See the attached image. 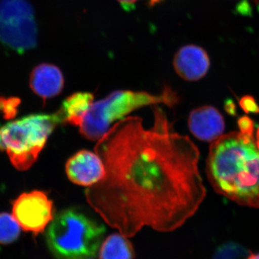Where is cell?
Wrapping results in <instances>:
<instances>
[{
  "mask_svg": "<svg viewBox=\"0 0 259 259\" xmlns=\"http://www.w3.org/2000/svg\"><path fill=\"white\" fill-rule=\"evenodd\" d=\"M238 125L240 133L245 136L253 137L254 132V122L248 116H243L238 120Z\"/></svg>",
  "mask_w": 259,
  "mask_h": 259,
  "instance_id": "obj_17",
  "label": "cell"
},
{
  "mask_svg": "<svg viewBox=\"0 0 259 259\" xmlns=\"http://www.w3.org/2000/svg\"><path fill=\"white\" fill-rule=\"evenodd\" d=\"M255 145H256L257 148H258L259 150V126L258 128H257L256 134H255Z\"/></svg>",
  "mask_w": 259,
  "mask_h": 259,
  "instance_id": "obj_20",
  "label": "cell"
},
{
  "mask_svg": "<svg viewBox=\"0 0 259 259\" xmlns=\"http://www.w3.org/2000/svg\"><path fill=\"white\" fill-rule=\"evenodd\" d=\"M92 259V258H91Z\"/></svg>",
  "mask_w": 259,
  "mask_h": 259,
  "instance_id": "obj_25",
  "label": "cell"
},
{
  "mask_svg": "<svg viewBox=\"0 0 259 259\" xmlns=\"http://www.w3.org/2000/svg\"><path fill=\"white\" fill-rule=\"evenodd\" d=\"M175 71L182 79L199 81L208 72L210 61L208 54L202 48L187 45L180 48L174 58Z\"/></svg>",
  "mask_w": 259,
  "mask_h": 259,
  "instance_id": "obj_9",
  "label": "cell"
},
{
  "mask_svg": "<svg viewBox=\"0 0 259 259\" xmlns=\"http://www.w3.org/2000/svg\"><path fill=\"white\" fill-rule=\"evenodd\" d=\"M179 102L178 94L168 86H165L161 93L156 95L146 91L116 90L105 98L94 102L79 127V134L88 141H97L106 134L112 124L125 118L135 110L159 105L173 107Z\"/></svg>",
  "mask_w": 259,
  "mask_h": 259,
  "instance_id": "obj_4",
  "label": "cell"
},
{
  "mask_svg": "<svg viewBox=\"0 0 259 259\" xmlns=\"http://www.w3.org/2000/svg\"><path fill=\"white\" fill-rule=\"evenodd\" d=\"M188 127L197 139L214 142L223 136L226 125L222 114L215 107L204 105L190 112Z\"/></svg>",
  "mask_w": 259,
  "mask_h": 259,
  "instance_id": "obj_10",
  "label": "cell"
},
{
  "mask_svg": "<svg viewBox=\"0 0 259 259\" xmlns=\"http://www.w3.org/2000/svg\"><path fill=\"white\" fill-rule=\"evenodd\" d=\"M95 96L88 92H78L66 97L58 110L64 125L79 127L92 105Z\"/></svg>",
  "mask_w": 259,
  "mask_h": 259,
  "instance_id": "obj_12",
  "label": "cell"
},
{
  "mask_svg": "<svg viewBox=\"0 0 259 259\" xmlns=\"http://www.w3.org/2000/svg\"><path fill=\"white\" fill-rule=\"evenodd\" d=\"M59 125L64 124L57 111L27 116L2 127L0 142L13 166L20 171L30 168Z\"/></svg>",
  "mask_w": 259,
  "mask_h": 259,
  "instance_id": "obj_5",
  "label": "cell"
},
{
  "mask_svg": "<svg viewBox=\"0 0 259 259\" xmlns=\"http://www.w3.org/2000/svg\"><path fill=\"white\" fill-rule=\"evenodd\" d=\"M0 42L18 54L36 47L35 13L28 0H0Z\"/></svg>",
  "mask_w": 259,
  "mask_h": 259,
  "instance_id": "obj_6",
  "label": "cell"
},
{
  "mask_svg": "<svg viewBox=\"0 0 259 259\" xmlns=\"http://www.w3.org/2000/svg\"><path fill=\"white\" fill-rule=\"evenodd\" d=\"M247 259H259V253H252Z\"/></svg>",
  "mask_w": 259,
  "mask_h": 259,
  "instance_id": "obj_21",
  "label": "cell"
},
{
  "mask_svg": "<svg viewBox=\"0 0 259 259\" xmlns=\"http://www.w3.org/2000/svg\"><path fill=\"white\" fill-rule=\"evenodd\" d=\"M139 0H117L122 8L125 11H131L134 8V5Z\"/></svg>",
  "mask_w": 259,
  "mask_h": 259,
  "instance_id": "obj_18",
  "label": "cell"
},
{
  "mask_svg": "<svg viewBox=\"0 0 259 259\" xmlns=\"http://www.w3.org/2000/svg\"><path fill=\"white\" fill-rule=\"evenodd\" d=\"M30 87L32 92L44 100L54 98L64 90V74L55 65H37L30 74Z\"/></svg>",
  "mask_w": 259,
  "mask_h": 259,
  "instance_id": "obj_11",
  "label": "cell"
},
{
  "mask_svg": "<svg viewBox=\"0 0 259 259\" xmlns=\"http://www.w3.org/2000/svg\"><path fill=\"white\" fill-rule=\"evenodd\" d=\"M161 1V0H148L149 5H151V6H153V5L155 4H157V3H160Z\"/></svg>",
  "mask_w": 259,
  "mask_h": 259,
  "instance_id": "obj_22",
  "label": "cell"
},
{
  "mask_svg": "<svg viewBox=\"0 0 259 259\" xmlns=\"http://www.w3.org/2000/svg\"><path fill=\"white\" fill-rule=\"evenodd\" d=\"M134 245L121 233H113L102 241L99 259H134Z\"/></svg>",
  "mask_w": 259,
  "mask_h": 259,
  "instance_id": "obj_13",
  "label": "cell"
},
{
  "mask_svg": "<svg viewBox=\"0 0 259 259\" xmlns=\"http://www.w3.org/2000/svg\"><path fill=\"white\" fill-rule=\"evenodd\" d=\"M65 170L73 184L87 188L100 182L105 176V165L101 158L96 153L85 149L68 159Z\"/></svg>",
  "mask_w": 259,
  "mask_h": 259,
  "instance_id": "obj_8",
  "label": "cell"
},
{
  "mask_svg": "<svg viewBox=\"0 0 259 259\" xmlns=\"http://www.w3.org/2000/svg\"><path fill=\"white\" fill-rule=\"evenodd\" d=\"M21 227L13 215L0 213V244L9 245L18 239Z\"/></svg>",
  "mask_w": 259,
  "mask_h": 259,
  "instance_id": "obj_14",
  "label": "cell"
},
{
  "mask_svg": "<svg viewBox=\"0 0 259 259\" xmlns=\"http://www.w3.org/2000/svg\"><path fill=\"white\" fill-rule=\"evenodd\" d=\"M106 228L77 208L55 214L48 227L47 243L56 259H91L100 250Z\"/></svg>",
  "mask_w": 259,
  "mask_h": 259,
  "instance_id": "obj_3",
  "label": "cell"
},
{
  "mask_svg": "<svg viewBox=\"0 0 259 259\" xmlns=\"http://www.w3.org/2000/svg\"><path fill=\"white\" fill-rule=\"evenodd\" d=\"M12 204L13 217L22 229L35 236L44 233L55 217L54 202L42 191L20 194Z\"/></svg>",
  "mask_w": 259,
  "mask_h": 259,
  "instance_id": "obj_7",
  "label": "cell"
},
{
  "mask_svg": "<svg viewBox=\"0 0 259 259\" xmlns=\"http://www.w3.org/2000/svg\"><path fill=\"white\" fill-rule=\"evenodd\" d=\"M226 109L227 112H228V113L231 114V115H234L235 112H236V106H235L234 103H233L231 100H229L228 102H226Z\"/></svg>",
  "mask_w": 259,
  "mask_h": 259,
  "instance_id": "obj_19",
  "label": "cell"
},
{
  "mask_svg": "<svg viewBox=\"0 0 259 259\" xmlns=\"http://www.w3.org/2000/svg\"><path fill=\"white\" fill-rule=\"evenodd\" d=\"M239 105L245 113L259 114V105L253 97L245 95L241 97Z\"/></svg>",
  "mask_w": 259,
  "mask_h": 259,
  "instance_id": "obj_16",
  "label": "cell"
},
{
  "mask_svg": "<svg viewBox=\"0 0 259 259\" xmlns=\"http://www.w3.org/2000/svg\"><path fill=\"white\" fill-rule=\"evenodd\" d=\"M253 1H254L255 3H256V4H258V3H259V0H253Z\"/></svg>",
  "mask_w": 259,
  "mask_h": 259,
  "instance_id": "obj_24",
  "label": "cell"
},
{
  "mask_svg": "<svg viewBox=\"0 0 259 259\" xmlns=\"http://www.w3.org/2000/svg\"><path fill=\"white\" fill-rule=\"evenodd\" d=\"M153 125L127 116L97 141L105 176L85 190L90 207L130 238L144 227L168 233L183 226L206 197L199 151L177 133L166 112L153 105Z\"/></svg>",
  "mask_w": 259,
  "mask_h": 259,
  "instance_id": "obj_1",
  "label": "cell"
},
{
  "mask_svg": "<svg viewBox=\"0 0 259 259\" xmlns=\"http://www.w3.org/2000/svg\"><path fill=\"white\" fill-rule=\"evenodd\" d=\"M0 151H3V146H2L1 142H0Z\"/></svg>",
  "mask_w": 259,
  "mask_h": 259,
  "instance_id": "obj_23",
  "label": "cell"
},
{
  "mask_svg": "<svg viewBox=\"0 0 259 259\" xmlns=\"http://www.w3.org/2000/svg\"><path fill=\"white\" fill-rule=\"evenodd\" d=\"M206 173L218 194L259 208V150L254 137L240 132L223 134L209 147Z\"/></svg>",
  "mask_w": 259,
  "mask_h": 259,
  "instance_id": "obj_2",
  "label": "cell"
},
{
  "mask_svg": "<svg viewBox=\"0 0 259 259\" xmlns=\"http://www.w3.org/2000/svg\"><path fill=\"white\" fill-rule=\"evenodd\" d=\"M20 102L18 97H0V112L5 119L10 120L17 115Z\"/></svg>",
  "mask_w": 259,
  "mask_h": 259,
  "instance_id": "obj_15",
  "label": "cell"
}]
</instances>
